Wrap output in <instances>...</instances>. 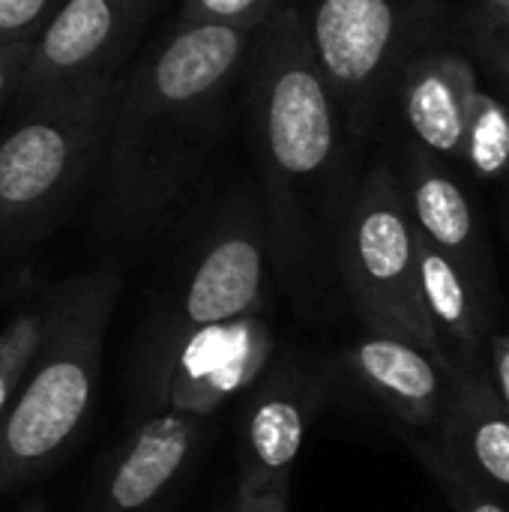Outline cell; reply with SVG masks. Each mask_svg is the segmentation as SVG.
I'll return each instance as SVG.
<instances>
[{"instance_id": "obj_1", "label": "cell", "mask_w": 509, "mask_h": 512, "mask_svg": "<svg viewBox=\"0 0 509 512\" xmlns=\"http://www.w3.org/2000/svg\"><path fill=\"white\" fill-rule=\"evenodd\" d=\"M255 30L177 15L120 78L99 159V237L132 243L165 222L213 153Z\"/></svg>"}, {"instance_id": "obj_2", "label": "cell", "mask_w": 509, "mask_h": 512, "mask_svg": "<svg viewBox=\"0 0 509 512\" xmlns=\"http://www.w3.org/2000/svg\"><path fill=\"white\" fill-rule=\"evenodd\" d=\"M246 123L261 174L273 273L300 315L324 306L327 231L339 189L345 126L294 6L273 12L249 42L243 69Z\"/></svg>"}, {"instance_id": "obj_3", "label": "cell", "mask_w": 509, "mask_h": 512, "mask_svg": "<svg viewBox=\"0 0 509 512\" xmlns=\"http://www.w3.org/2000/svg\"><path fill=\"white\" fill-rule=\"evenodd\" d=\"M120 288V270L99 264L45 291L42 348L0 417V495L42 477L87 423Z\"/></svg>"}, {"instance_id": "obj_4", "label": "cell", "mask_w": 509, "mask_h": 512, "mask_svg": "<svg viewBox=\"0 0 509 512\" xmlns=\"http://www.w3.org/2000/svg\"><path fill=\"white\" fill-rule=\"evenodd\" d=\"M273 276L270 234L255 201L231 204L183 252L153 297L129 363V420L147 414L174 351L201 327L258 315Z\"/></svg>"}, {"instance_id": "obj_5", "label": "cell", "mask_w": 509, "mask_h": 512, "mask_svg": "<svg viewBox=\"0 0 509 512\" xmlns=\"http://www.w3.org/2000/svg\"><path fill=\"white\" fill-rule=\"evenodd\" d=\"M120 78L108 72L42 90L0 138V255L42 237L99 168Z\"/></svg>"}, {"instance_id": "obj_6", "label": "cell", "mask_w": 509, "mask_h": 512, "mask_svg": "<svg viewBox=\"0 0 509 512\" xmlns=\"http://www.w3.org/2000/svg\"><path fill=\"white\" fill-rule=\"evenodd\" d=\"M330 252L363 330L411 342L447 372V357L423 306L417 225L393 165L378 162L345 195L330 231Z\"/></svg>"}, {"instance_id": "obj_7", "label": "cell", "mask_w": 509, "mask_h": 512, "mask_svg": "<svg viewBox=\"0 0 509 512\" xmlns=\"http://www.w3.org/2000/svg\"><path fill=\"white\" fill-rule=\"evenodd\" d=\"M333 90L348 141H360L420 33L417 0H291Z\"/></svg>"}, {"instance_id": "obj_8", "label": "cell", "mask_w": 509, "mask_h": 512, "mask_svg": "<svg viewBox=\"0 0 509 512\" xmlns=\"http://www.w3.org/2000/svg\"><path fill=\"white\" fill-rule=\"evenodd\" d=\"M333 372L315 357L276 348L270 366L243 393L237 495H288L306 432L330 399Z\"/></svg>"}, {"instance_id": "obj_9", "label": "cell", "mask_w": 509, "mask_h": 512, "mask_svg": "<svg viewBox=\"0 0 509 512\" xmlns=\"http://www.w3.org/2000/svg\"><path fill=\"white\" fill-rule=\"evenodd\" d=\"M213 417L153 411L105 456L84 512H168L207 447Z\"/></svg>"}, {"instance_id": "obj_10", "label": "cell", "mask_w": 509, "mask_h": 512, "mask_svg": "<svg viewBox=\"0 0 509 512\" xmlns=\"http://www.w3.org/2000/svg\"><path fill=\"white\" fill-rule=\"evenodd\" d=\"M276 348V333L264 312L195 330L159 375L147 414L171 408L213 417L261 378Z\"/></svg>"}, {"instance_id": "obj_11", "label": "cell", "mask_w": 509, "mask_h": 512, "mask_svg": "<svg viewBox=\"0 0 509 512\" xmlns=\"http://www.w3.org/2000/svg\"><path fill=\"white\" fill-rule=\"evenodd\" d=\"M159 0H66L33 39V54L18 96L93 75L120 72V57L147 24Z\"/></svg>"}, {"instance_id": "obj_12", "label": "cell", "mask_w": 509, "mask_h": 512, "mask_svg": "<svg viewBox=\"0 0 509 512\" xmlns=\"http://www.w3.org/2000/svg\"><path fill=\"white\" fill-rule=\"evenodd\" d=\"M342 369L399 429L423 435L438 429L447 399V372L423 348L363 330L360 339L345 345Z\"/></svg>"}, {"instance_id": "obj_13", "label": "cell", "mask_w": 509, "mask_h": 512, "mask_svg": "<svg viewBox=\"0 0 509 512\" xmlns=\"http://www.w3.org/2000/svg\"><path fill=\"white\" fill-rule=\"evenodd\" d=\"M399 180L420 237L444 252L468 279L477 282L480 291L495 300V276L480 219L444 159L414 141L405 153Z\"/></svg>"}, {"instance_id": "obj_14", "label": "cell", "mask_w": 509, "mask_h": 512, "mask_svg": "<svg viewBox=\"0 0 509 512\" xmlns=\"http://www.w3.org/2000/svg\"><path fill=\"white\" fill-rule=\"evenodd\" d=\"M438 444L453 462L509 504V417L486 357L450 363Z\"/></svg>"}, {"instance_id": "obj_15", "label": "cell", "mask_w": 509, "mask_h": 512, "mask_svg": "<svg viewBox=\"0 0 509 512\" xmlns=\"http://www.w3.org/2000/svg\"><path fill=\"white\" fill-rule=\"evenodd\" d=\"M396 87L414 141L441 159H459L474 96L480 90L474 66L453 51L411 54Z\"/></svg>"}, {"instance_id": "obj_16", "label": "cell", "mask_w": 509, "mask_h": 512, "mask_svg": "<svg viewBox=\"0 0 509 512\" xmlns=\"http://www.w3.org/2000/svg\"><path fill=\"white\" fill-rule=\"evenodd\" d=\"M420 237V231H417ZM420 291L429 324L438 336V345L450 363L477 360L486 351L489 336L495 333L492 306L495 300L477 288L444 252L420 237Z\"/></svg>"}, {"instance_id": "obj_17", "label": "cell", "mask_w": 509, "mask_h": 512, "mask_svg": "<svg viewBox=\"0 0 509 512\" xmlns=\"http://www.w3.org/2000/svg\"><path fill=\"white\" fill-rule=\"evenodd\" d=\"M399 438L411 450L417 465L429 474V480L441 489L453 512H509L507 501H501L489 486H483L474 474L453 462L447 450L438 444V438L405 429H399Z\"/></svg>"}, {"instance_id": "obj_18", "label": "cell", "mask_w": 509, "mask_h": 512, "mask_svg": "<svg viewBox=\"0 0 509 512\" xmlns=\"http://www.w3.org/2000/svg\"><path fill=\"white\" fill-rule=\"evenodd\" d=\"M459 159L483 180H501L509 174V108L483 87L474 96Z\"/></svg>"}, {"instance_id": "obj_19", "label": "cell", "mask_w": 509, "mask_h": 512, "mask_svg": "<svg viewBox=\"0 0 509 512\" xmlns=\"http://www.w3.org/2000/svg\"><path fill=\"white\" fill-rule=\"evenodd\" d=\"M48 327V306L45 297L18 309L6 327L0 330V417L9 402L18 396L24 378L33 369V360L42 348V336Z\"/></svg>"}, {"instance_id": "obj_20", "label": "cell", "mask_w": 509, "mask_h": 512, "mask_svg": "<svg viewBox=\"0 0 509 512\" xmlns=\"http://www.w3.org/2000/svg\"><path fill=\"white\" fill-rule=\"evenodd\" d=\"M288 3L291 0H180V15L213 21V24H228V27H243V30H258L273 12H279Z\"/></svg>"}, {"instance_id": "obj_21", "label": "cell", "mask_w": 509, "mask_h": 512, "mask_svg": "<svg viewBox=\"0 0 509 512\" xmlns=\"http://www.w3.org/2000/svg\"><path fill=\"white\" fill-rule=\"evenodd\" d=\"M66 0H0V42L36 39Z\"/></svg>"}, {"instance_id": "obj_22", "label": "cell", "mask_w": 509, "mask_h": 512, "mask_svg": "<svg viewBox=\"0 0 509 512\" xmlns=\"http://www.w3.org/2000/svg\"><path fill=\"white\" fill-rule=\"evenodd\" d=\"M30 54H33V39L0 42V105L9 102L12 96H18Z\"/></svg>"}, {"instance_id": "obj_23", "label": "cell", "mask_w": 509, "mask_h": 512, "mask_svg": "<svg viewBox=\"0 0 509 512\" xmlns=\"http://www.w3.org/2000/svg\"><path fill=\"white\" fill-rule=\"evenodd\" d=\"M483 357H486L492 384L498 390V399H501V405H504L509 417V333H492L489 342H486Z\"/></svg>"}, {"instance_id": "obj_24", "label": "cell", "mask_w": 509, "mask_h": 512, "mask_svg": "<svg viewBox=\"0 0 509 512\" xmlns=\"http://www.w3.org/2000/svg\"><path fill=\"white\" fill-rule=\"evenodd\" d=\"M480 27L486 39L509 36V0H480Z\"/></svg>"}, {"instance_id": "obj_25", "label": "cell", "mask_w": 509, "mask_h": 512, "mask_svg": "<svg viewBox=\"0 0 509 512\" xmlns=\"http://www.w3.org/2000/svg\"><path fill=\"white\" fill-rule=\"evenodd\" d=\"M225 512H291L288 495H234Z\"/></svg>"}, {"instance_id": "obj_26", "label": "cell", "mask_w": 509, "mask_h": 512, "mask_svg": "<svg viewBox=\"0 0 509 512\" xmlns=\"http://www.w3.org/2000/svg\"><path fill=\"white\" fill-rule=\"evenodd\" d=\"M492 51H495V60H498V69L507 75L509 72V36H498V39H489Z\"/></svg>"}, {"instance_id": "obj_27", "label": "cell", "mask_w": 509, "mask_h": 512, "mask_svg": "<svg viewBox=\"0 0 509 512\" xmlns=\"http://www.w3.org/2000/svg\"><path fill=\"white\" fill-rule=\"evenodd\" d=\"M504 231H507V243H509V180H507V195H504Z\"/></svg>"}, {"instance_id": "obj_28", "label": "cell", "mask_w": 509, "mask_h": 512, "mask_svg": "<svg viewBox=\"0 0 509 512\" xmlns=\"http://www.w3.org/2000/svg\"><path fill=\"white\" fill-rule=\"evenodd\" d=\"M21 512H45V507H42L39 501H33V504H27Z\"/></svg>"}, {"instance_id": "obj_29", "label": "cell", "mask_w": 509, "mask_h": 512, "mask_svg": "<svg viewBox=\"0 0 509 512\" xmlns=\"http://www.w3.org/2000/svg\"><path fill=\"white\" fill-rule=\"evenodd\" d=\"M504 78H507V87H509V72H507V75H504Z\"/></svg>"}]
</instances>
